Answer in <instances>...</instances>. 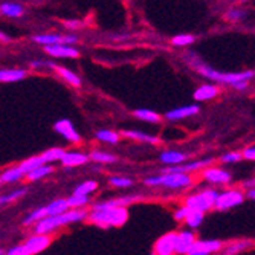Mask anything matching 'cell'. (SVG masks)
Masks as SVG:
<instances>
[{"label":"cell","mask_w":255,"mask_h":255,"mask_svg":"<svg viewBox=\"0 0 255 255\" xmlns=\"http://www.w3.org/2000/svg\"><path fill=\"white\" fill-rule=\"evenodd\" d=\"M98 188V183L95 180H86L83 183H80L78 187L74 190L72 196H83V197H89V194H92Z\"/></svg>","instance_id":"d4e9b609"},{"label":"cell","mask_w":255,"mask_h":255,"mask_svg":"<svg viewBox=\"0 0 255 255\" xmlns=\"http://www.w3.org/2000/svg\"><path fill=\"white\" fill-rule=\"evenodd\" d=\"M220 159H222V162H226V164H233V162H239L242 159V153H237V151L226 153Z\"/></svg>","instance_id":"ab89813d"},{"label":"cell","mask_w":255,"mask_h":255,"mask_svg":"<svg viewBox=\"0 0 255 255\" xmlns=\"http://www.w3.org/2000/svg\"><path fill=\"white\" fill-rule=\"evenodd\" d=\"M245 17V11L243 9H231V11H228V14H226V18L229 20V21H239V20H242Z\"/></svg>","instance_id":"60d3db41"},{"label":"cell","mask_w":255,"mask_h":255,"mask_svg":"<svg viewBox=\"0 0 255 255\" xmlns=\"http://www.w3.org/2000/svg\"><path fill=\"white\" fill-rule=\"evenodd\" d=\"M41 165H44L43 162H41V159L38 156H34V157H29L28 160H23L21 164L18 165V168L23 171V174L26 176L29 171H32V170H35V168H38Z\"/></svg>","instance_id":"4dcf8cb0"},{"label":"cell","mask_w":255,"mask_h":255,"mask_svg":"<svg viewBox=\"0 0 255 255\" xmlns=\"http://www.w3.org/2000/svg\"><path fill=\"white\" fill-rule=\"evenodd\" d=\"M9 40V37L6 35V34H3V32H0V41H8Z\"/></svg>","instance_id":"c3c4849f"},{"label":"cell","mask_w":255,"mask_h":255,"mask_svg":"<svg viewBox=\"0 0 255 255\" xmlns=\"http://www.w3.org/2000/svg\"><path fill=\"white\" fill-rule=\"evenodd\" d=\"M242 157L248 159V160H254L255 159V148L254 147H248L243 153H242Z\"/></svg>","instance_id":"ee69618b"},{"label":"cell","mask_w":255,"mask_h":255,"mask_svg":"<svg viewBox=\"0 0 255 255\" xmlns=\"http://www.w3.org/2000/svg\"><path fill=\"white\" fill-rule=\"evenodd\" d=\"M200 112V107L197 104H193V106H183V107H179V109H174L171 112H168L165 115V118L168 121H180L183 118H190V117H194Z\"/></svg>","instance_id":"5bb4252c"},{"label":"cell","mask_w":255,"mask_h":255,"mask_svg":"<svg viewBox=\"0 0 255 255\" xmlns=\"http://www.w3.org/2000/svg\"><path fill=\"white\" fill-rule=\"evenodd\" d=\"M32 40L35 43H40L44 46H54V44L72 46L78 41V37L77 35H60V34H40V35H34Z\"/></svg>","instance_id":"ba28073f"},{"label":"cell","mask_w":255,"mask_h":255,"mask_svg":"<svg viewBox=\"0 0 255 255\" xmlns=\"http://www.w3.org/2000/svg\"><path fill=\"white\" fill-rule=\"evenodd\" d=\"M5 255H29V254H28V251L25 249V246H23V245H18V246H15V248H11Z\"/></svg>","instance_id":"7bdbcfd3"},{"label":"cell","mask_w":255,"mask_h":255,"mask_svg":"<svg viewBox=\"0 0 255 255\" xmlns=\"http://www.w3.org/2000/svg\"><path fill=\"white\" fill-rule=\"evenodd\" d=\"M176 233H167L154 243V255H174L176 254Z\"/></svg>","instance_id":"9c48e42d"},{"label":"cell","mask_w":255,"mask_h":255,"mask_svg":"<svg viewBox=\"0 0 255 255\" xmlns=\"http://www.w3.org/2000/svg\"><path fill=\"white\" fill-rule=\"evenodd\" d=\"M123 134L126 137H130V139H134V141H141V142H147V144H151V145H157L160 144V139L156 137V136H151V134H147V133H142V131H136V130H124Z\"/></svg>","instance_id":"44dd1931"},{"label":"cell","mask_w":255,"mask_h":255,"mask_svg":"<svg viewBox=\"0 0 255 255\" xmlns=\"http://www.w3.org/2000/svg\"><path fill=\"white\" fill-rule=\"evenodd\" d=\"M134 117L137 118V120H141V121H147V123H153V124H156V123H159L160 121V117L156 113V112H153V110H150V109H137V110H134Z\"/></svg>","instance_id":"4316f807"},{"label":"cell","mask_w":255,"mask_h":255,"mask_svg":"<svg viewBox=\"0 0 255 255\" xmlns=\"http://www.w3.org/2000/svg\"><path fill=\"white\" fill-rule=\"evenodd\" d=\"M185 159H187V154L180 153V151H174V150H168V151H164L160 154V160L167 165H171V167L180 165Z\"/></svg>","instance_id":"7402d4cb"},{"label":"cell","mask_w":255,"mask_h":255,"mask_svg":"<svg viewBox=\"0 0 255 255\" xmlns=\"http://www.w3.org/2000/svg\"><path fill=\"white\" fill-rule=\"evenodd\" d=\"M243 187H245V188H249V190H251V188H254V187H255V182H254V179H251V180L245 182V183H243Z\"/></svg>","instance_id":"bcb514c9"},{"label":"cell","mask_w":255,"mask_h":255,"mask_svg":"<svg viewBox=\"0 0 255 255\" xmlns=\"http://www.w3.org/2000/svg\"><path fill=\"white\" fill-rule=\"evenodd\" d=\"M89 197H83V196H71L66 199V205L67 210H84V206L89 205Z\"/></svg>","instance_id":"f546056e"},{"label":"cell","mask_w":255,"mask_h":255,"mask_svg":"<svg viewBox=\"0 0 255 255\" xmlns=\"http://www.w3.org/2000/svg\"><path fill=\"white\" fill-rule=\"evenodd\" d=\"M89 220L95 223L100 228H112V226H123L128 219L127 208H110V210H101V211H92L89 216Z\"/></svg>","instance_id":"3957f363"},{"label":"cell","mask_w":255,"mask_h":255,"mask_svg":"<svg viewBox=\"0 0 255 255\" xmlns=\"http://www.w3.org/2000/svg\"><path fill=\"white\" fill-rule=\"evenodd\" d=\"M191 213V210H190V208L188 206H182V208H179V210L174 213V220H177V222H182V220H185V219H187V216Z\"/></svg>","instance_id":"b9f144b4"},{"label":"cell","mask_w":255,"mask_h":255,"mask_svg":"<svg viewBox=\"0 0 255 255\" xmlns=\"http://www.w3.org/2000/svg\"><path fill=\"white\" fill-rule=\"evenodd\" d=\"M194 242H196V236L191 233V231H180L176 239V254L185 255L191 249Z\"/></svg>","instance_id":"2e32d148"},{"label":"cell","mask_w":255,"mask_h":255,"mask_svg":"<svg viewBox=\"0 0 255 255\" xmlns=\"http://www.w3.org/2000/svg\"><path fill=\"white\" fill-rule=\"evenodd\" d=\"M64 26L69 28V29H77V28L81 26V21H78V20H66Z\"/></svg>","instance_id":"f6af8a7d"},{"label":"cell","mask_w":255,"mask_h":255,"mask_svg":"<svg viewBox=\"0 0 255 255\" xmlns=\"http://www.w3.org/2000/svg\"><path fill=\"white\" fill-rule=\"evenodd\" d=\"M21 177H25L23 171L18 168V167H12L9 170H6L2 176H0V183H14V182H18Z\"/></svg>","instance_id":"f1b7e54d"},{"label":"cell","mask_w":255,"mask_h":255,"mask_svg":"<svg viewBox=\"0 0 255 255\" xmlns=\"http://www.w3.org/2000/svg\"><path fill=\"white\" fill-rule=\"evenodd\" d=\"M191 60L190 64L193 69H196L197 74H200L202 77L208 78V80H213L216 83H223V84H229V86H234L240 81H249L254 78V71H242V72H229V74H223V72H219L216 69L210 67L208 64L202 63L196 55L190 54L188 55Z\"/></svg>","instance_id":"6da1fadb"},{"label":"cell","mask_w":255,"mask_h":255,"mask_svg":"<svg viewBox=\"0 0 255 255\" xmlns=\"http://www.w3.org/2000/svg\"><path fill=\"white\" fill-rule=\"evenodd\" d=\"M185 255H206V254H202V252H187Z\"/></svg>","instance_id":"681fc988"},{"label":"cell","mask_w":255,"mask_h":255,"mask_svg":"<svg viewBox=\"0 0 255 255\" xmlns=\"http://www.w3.org/2000/svg\"><path fill=\"white\" fill-rule=\"evenodd\" d=\"M171 43L174 46H190L194 43V37L191 34H179L171 40Z\"/></svg>","instance_id":"8d00e7d4"},{"label":"cell","mask_w":255,"mask_h":255,"mask_svg":"<svg viewBox=\"0 0 255 255\" xmlns=\"http://www.w3.org/2000/svg\"><path fill=\"white\" fill-rule=\"evenodd\" d=\"M49 245H51V237L43 236V234H40V236L34 234L32 237H29L25 243H23V246H25V249L28 251L29 255H35V254L44 251Z\"/></svg>","instance_id":"8fae6325"},{"label":"cell","mask_w":255,"mask_h":255,"mask_svg":"<svg viewBox=\"0 0 255 255\" xmlns=\"http://www.w3.org/2000/svg\"><path fill=\"white\" fill-rule=\"evenodd\" d=\"M222 249V242L219 240H196L188 252H202L210 255L213 252H219Z\"/></svg>","instance_id":"e0dca14e"},{"label":"cell","mask_w":255,"mask_h":255,"mask_svg":"<svg viewBox=\"0 0 255 255\" xmlns=\"http://www.w3.org/2000/svg\"><path fill=\"white\" fill-rule=\"evenodd\" d=\"M44 52L49 54L51 57H55V58H61V57L77 58V57H80V52L75 48H72V46H66V44L44 46Z\"/></svg>","instance_id":"4fadbf2b"},{"label":"cell","mask_w":255,"mask_h":255,"mask_svg":"<svg viewBox=\"0 0 255 255\" xmlns=\"http://www.w3.org/2000/svg\"><path fill=\"white\" fill-rule=\"evenodd\" d=\"M203 217H205V214L203 213H199V211H191L188 216H187V219H185V222H187V225L190 226V228H199L200 225H202V222H203Z\"/></svg>","instance_id":"e575fe53"},{"label":"cell","mask_w":255,"mask_h":255,"mask_svg":"<svg viewBox=\"0 0 255 255\" xmlns=\"http://www.w3.org/2000/svg\"><path fill=\"white\" fill-rule=\"evenodd\" d=\"M54 130L57 133H60L64 139H67L69 142H74V144H78L81 142V136L77 133L75 127L72 126V123L69 120H60L54 124Z\"/></svg>","instance_id":"30bf717a"},{"label":"cell","mask_w":255,"mask_h":255,"mask_svg":"<svg viewBox=\"0 0 255 255\" xmlns=\"http://www.w3.org/2000/svg\"><path fill=\"white\" fill-rule=\"evenodd\" d=\"M0 12L6 17H20L23 14V6L18 5V3H11V2H6V3H2L0 5Z\"/></svg>","instance_id":"83f0119b"},{"label":"cell","mask_w":255,"mask_h":255,"mask_svg":"<svg viewBox=\"0 0 255 255\" xmlns=\"http://www.w3.org/2000/svg\"><path fill=\"white\" fill-rule=\"evenodd\" d=\"M52 171H54V168H52L51 165H41V167H38V168L29 171V173L26 174V177H28V180L34 182V180H38V179H43V177H46V176H49Z\"/></svg>","instance_id":"1f68e13d"},{"label":"cell","mask_w":255,"mask_h":255,"mask_svg":"<svg viewBox=\"0 0 255 255\" xmlns=\"http://www.w3.org/2000/svg\"><path fill=\"white\" fill-rule=\"evenodd\" d=\"M217 191L216 190H205L199 194L190 196L185 200V206H188L191 211H199V213H206L214 208L216 199H217Z\"/></svg>","instance_id":"5b68a950"},{"label":"cell","mask_w":255,"mask_h":255,"mask_svg":"<svg viewBox=\"0 0 255 255\" xmlns=\"http://www.w3.org/2000/svg\"><path fill=\"white\" fill-rule=\"evenodd\" d=\"M0 255H5V254H3V251H0Z\"/></svg>","instance_id":"f907efd6"},{"label":"cell","mask_w":255,"mask_h":255,"mask_svg":"<svg viewBox=\"0 0 255 255\" xmlns=\"http://www.w3.org/2000/svg\"><path fill=\"white\" fill-rule=\"evenodd\" d=\"M137 196H126V197H118V199H112L107 202L97 203L94 206V211H101V210H110V208H127L130 203L136 202Z\"/></svg>","instance_id":"9a60e30c"},{"label":"cell","mask_w":255,"mask_h":255,"mask_svg":"<svg viewBox=\"0 0 255 255\" xmlns=\"http://www.w3.org/2000/svg\"><path fill=\"white\" fill-rule=\"evenodd\" d=\"M110 183L113 185V187H118V188H127L133 182L127 177H117L115 176V177H110Z\"/></svg>","instance_id":"f35d334b"},{"label":"cell","mask_w":255,"mask_h":255,"mask_svg":"<svg viewBox=\"0 0 255 255\" xmlns=\"http://www.w3.org/2000/svg\"><path fill=\"white\" fill-rule=\"evenodd\" d=\"M89 216V213L86 210H69L64 211L63 214L58 216H52V217H46L41 219L35 223L34 226V233L37 236L43 234V236H49L51 233L60 226H66L69 223H75V222H81Z\"/></svg>","instance_id":"7a4b0ae2"},{"label":"cell","mask_w":255,"mask_h":255,"mask_svg":"<svg viewBox=\"0 0 255 255\" xmlns=\"http://www.w3.org/2000/svg\"><path fill=\"white\" fill-rule=\"evenodd\" d=\"M214 162V157H206L202 160H194V162H188V164H180V165H174V167H168L165 170H162V173H180V174H190L193 171L197 170H205L208 168Z\"/></svg>","instance_id":"52a82bcc"},{"label":"cell","mask_w":255,"mask_h":255,"mask_svg":"<svg viewBox=\"0 0 255 255\" xmlns=\"http://www.w3.org/2000/svg\"><path fill=\"white\" fill-rule=\"evenodd\" d=\"M220 94V90L217 86L214 84H203L200 86L196 92H194V100L197 101H208V100H213Z\"/></svg>","instance_id":"d6986e66"},{"label":"cell","mask_w":255,"mask_h":255,"mask_svg":"<svg viewBox=\"0 0 255 255\" xmlns=\"http://www.w3.org/2000/svg\"><path fill=\"white\" fill-rule=\"evenodd\" d=\"M44 211H46V217H52V216L63 214L64 211H67L66 199H57V200L51 202L49 205L44 206Z\"/></svg>","instance_id":"cb8c5ba5"},{"label":"cell","mask_w":255,"mask_h":255,"mask_svg":"<svg viewBox=\"0 0 255 255\" xmlns=\"http://www.w3.org/2000/svg\"><path fill=\"white\" fill-rule=\"evenodd\" d=\"M248 197H249L251 200H254V199H255V190H254V188H251V190L248 191Z\"/></svg>","instance_id":"7dc6e473"},{"label":"cell","mask_w":255,"mask_h":255,"mask_svg":"<svg viewBox=\"0 0 255 255\" xmlns=\"http://www.w3.org/2000/svg\"><path fill=\"white\" fill-rule=\"evenodd\" d=\"M25 77L26 71H23V69H0V81L2 83L21 81Z\"/></svg>","instance_id":"ffe728a7"},{"label":"cell","mask_w":255,"mask_h":255,"mask_svg":"<svg viewBox=\"0 0 255 255\" xmlns=\"http://www.w3.org/2000/svg\"><path fill=\"white\" fill-rule=\"evenodd\" d=\"M242 2H248V0H242Z\"/></svg>","instance_id":"816d5d0a"},{"label":"cell","mask_w":255,"mask_h":255,"mask_svg":"<svg viewBox=\"0 0 255 255\" xmlns=\"http://www.w3.org/2000/svg\"><path fill=\"white\" fill-rule=\"evenodd\" d=\"M203 177L211 182V183H222V185H226L233 180V176L231 173H228L226 170H222V168H217V167H208L203 170Z\"/></svg>","instance_id":"7c38bea8"},{"label":"cell","mask_w":255,"mask_h":255,"mask_svg":"<svg viewBox=\"0 0 255 255\" xmlns=\"http://www.w3.org/2000/svg\"><path fill=\"white\" fill-rule=\"evenodd\" d=\"M87 160H89V156L84 153H80V151H66L63 154V157L60 159L61 164L67 168L84 165Z\"/></svg>","instance_id":"ac0fdd59"},{"label":"cell","mask_w":255,"mask_h":255,"mask_svg":"<svg viewBox=\"0 0 255 255\" xmlns=\"http://www.w3.org/2000/svg\"><path fill=\"white\" fill-rule=\"evenodd\" d=\"M26 193V188H20V190H15L6 196H0V205H5V203H9V202H14L17 199H20L23 194Z\"/></svg>","instance_id":"74e56055"},{"label":"cell","mask_w":255,"mask_h":255,"mask_svg":"<svg viewBox=\"0 0 255 255\" xmlns=\"http://www.w3.org/2000/svg\"><path fill=\"white\" fill-rule=\"evenodd\" d=\"M243 202H245V194L240 190H228V191L217 194L214 208L219 211H226V210H231V208L242 205Z\"/></svg>","instance_id":"8992f818"},{"label":"cell","mask_w":255,"mask_h":255,"mask_svg":"<svg viewBox=\"0 0 255 255\" xmlns=\"http://www.w3.org/2000/svg\"><path fill=\"white\" fill-rule=\"evenodd\" d=\"M64 153H66V151H64L63 148H51V150L43 151L38 157L41 159V162H43L44 165H48V164H51V162L60 160V159L63 157Z\"/></svg>","instance_id":"484cf974"},{"label":"cell","mask_w":255,"mask_h":255,"mask_svg":"<svg viewBox=\"0 0 255 255\" xmlns=\"http://www.w3.org/2000/svg\"><path fill=\"white\" fill-rule=\"evenodd\" d=\"M191 183L190 174L180 173H162L159 176H151L145 179V185L148 187H167V188H187Z\"/></svg>","instance_id":"277c9868"},{"label":"cell","mask_w":255,"mask_h":255,"mask_svg":"<svg viewBox=\"0 0 255 255\" xmlns=\"http://www.w3.org/2000/svg\"><path fill=\"white\" fill-rule=\"evenodd\" d=\"M52 69H55L57 71V74L61 77V78H64L69 84L71 86H74V87H80L81 86V80H80V77L75 74V72H72V71H69L67 67H63V66H54Z\"/></svg>","instance_id":"603a6c76"},{"label":"cell","mask_w":255,"mask_h":255,"mask_svg":"<svg viewBox=\"0 0 255 255\" xmlns=\"http://www.w3.org/2000/svg\"><path fill=\"white\" fill-rule=\"evenodd\" d=\"M89 159L100 162V164H113V162H117V157H115L113 154H109V153H104V151H100V150L92 151L89 154Z\"/></svg>","instance_id":"d6a6232c"},{"label":"cell","mask_w":255,"mask_h":255,"mask_svg":"<svg viewBox=\"0 0 255 255\" xmlns=\"http://www.w3.org/2000/svg\"><path fill=\"white\" fill-rule=\"evenodd\" d=\"M248 246H251V242H239V243H233L231 246H228L225 249V255H237L240 254L242 251H245Z\"/></svg>","instance_id":"d590c367"},{"label":"cell","mask_w":255,"mask_h":255,"mask_svg":"<svg viewBox=\"0 0 255 255\" xmlns=\"http://www.w3.org/2000/svg\"><path fill=\"white\" fill-rule=\"evenodd\" d=\"M97 137L101 142H107V144H117L120 141V134L112 130H100L97 133Z\"/></svg>","instance_id":"836d02e7"}]
</instances>
